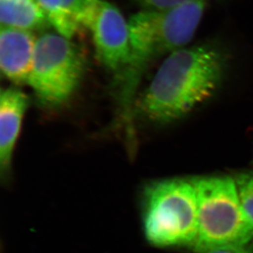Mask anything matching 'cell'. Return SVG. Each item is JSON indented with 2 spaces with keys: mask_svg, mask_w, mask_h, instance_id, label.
Wrapping results in <instances>:
<instances>
[{
  "mask_svg": "<svg viewBox=\"0 0 253 253\" xmlns=\"http://www.w3.org/2000/svg\"><path fill=\"white\" fill-rule=\"evenodd\" d=\"M229 59L223 46L210 42L174 51L166 57L139 99V113L156 124L181 120L220 90Z\"/></svg>",
  "mask_w": 253,
  "mask_h": 253,
  "instance_id": "obj_1",
  "label": "cell"
},
{
  "mask_svg": "<svg viewBox=\"0 0 253 253\" xmlns=\"http://www.w3.org/2000/svg\"><path fill=\"white\" fill-rule=\"evenodd\" d=\"M207 0L164 10H148L129 18L130 56L118 75V99L126 124L131 122L134 97L143 73L156 60L184 48L196 33Z\"/></svg>",
  "mask_w": 253,
  "mask_h": 253,
  "instance_id": "obj_2",
  "label": "cell"
},
{
  "mask_svg": "<svg viewBox=\"0 0 253 253\" xmlns=\"http://www.w3.org/2000/svg\"><path fill=\"white\" fill-rule=\"evenodd\" d=\"M143 224L146 239L154 246L194 247L198 234V208L192 179H164L147 185Z\"/></svg>",
  "mask_w": 253,
  "mask_h": 253,
  "instance_id": "obj_3",
  "label": "cell"
},
{
  "mask_svg": "<svg viewBox=\"0 0 253 253\" xmlns=\"http://www.w3.org/2000/svg\"><path fill=\"white\" fill-rule=\"evenodd\" d=\"M198 198V234L193 249L198 253L253 241V225L242 207L234 178L192 179Z\"/></svg>",
  "mask_w": 253,
  "mask_h": 253,
  "instance_id": "obj_4",
  "label": "cell"
},
{
  "mask_svg": "<svg viewBox=\"0 0 253 253\" xmlns=\"http://www.w3.org/2000/svg\"><path fill=\"white\" fill-rule=\"evenodd\" d=\"M84 69V56L71 40L55 32H45L37 38L27 84L41 105L57 108L72 98Z\"/></svg>",
  "mask_w": 253,
  "mask_h": 253,
  "instance_id": "obj_5",
  "label": "cell"
},
{
  "mask_svg": "<svg viewBox=\"0 0 253 253\" xmlns=\"http://www.w3.org/2000/svg\"><path fill=\"white\" fill-rule=\"evenodd\" d=\"M83 27L92 34L99 61L119 75L130 56L129 22L121 11L105 0H86Z\"/></svg>",
  "mask_w": 253,
  "mask_h": 253,
  "instance_id": "obj_6",
  "label": "cell"
},
{
  "mask_svg": "<svg viewBox=\"0 0 253 253\" xmlns=\"http://www.w3.org/2000/svg\"><path fill=\"white\" fill-rule=\"evenodd\" d=\"M36 41L31 31L1 27L0 68L2 74L13 84L28 83Z\"/></svg>",
  "mask_w": 253,
  "mask_h": 253,
  "instance_id": "obj_7",
  "label": "cell"
},
{
  "mask_svg": "<svg viewBox=\"0 0 253 253\" xmlns=\"http://www.w3.org/2000/svg\"><path fill=\"white\" fill-rule=\"evenodd\" d=\"M29 106L28 96L17 88H7L0 94V169L3 181L9 179L15 146Z\"/></svg>",
  "mask_w": 253,
  "mask_h": 253,
  "instance_id": "obj_8",
  "label": "cell"
},
{
  "mask_svg": "<svg viewBox=\"0 0 253 253\" xmlns=\"http://www.w3.org/2000/svg\"><path fill=\"white\" fill-rule=\"evenodd\" d=\"M1 27L42 31L51 25L36 0H0Z\"/></svg>",
  "mask_w": 253,
  "mask_h": 253,
  "instance_id": "obj_9",
  "label": "cell"
},
{
  "mask_svg": "<svg viewBox=\"0 0 253 253\" xmlns=\"http://www.w3.org/2000/svg\"><path fill=\"white\" fill-rule=\"evenodd\" d=\"M57 33L72 40L82 26L67 10L64 0H36Z\"/></svg>",
  "mask_w": 253,
  "mask_h": 253,
  "instance_id": "obj_10",
  "label": "cell"
},
{
  "mask_svg": "<svg viewBox=\"0 0 253 253\" xmlns=\"http://www.w3.org/2000/svg\"><path fill=\"white\" fill-rule=\"evenodd\" d=\"M242 207L253 225V174L239 173L234 177Z\"/></svg>",
  "mask_w": 253,
  "mask_h": 253,
  "instance_id": "obj_11",
  "label": "cell"
},
{
  "mask_svg": "<svg viewBox=\"0 0 253 253\" xmlns=\"http://www.w3.org/2000/svg\"><path fill=\"white\" fill-rule=\"evenodd\" d=\"M193 1L197 0H137L143 9L148 10L168 9Z\"/></svg>",
  "mask_w": 253,
  "mask_h": 253,
  "instance_id": "obj_12",
  "label": "cell"
},
{
  "mask_svg": "<svg viewBox=\"0 0 253 253\" xmlns=\"http://www.w3.org/2000/svg\"><path fill=\"white\" fill-rule=\"evenodd\" d=\"M205 253H253V241L212 249Z\"/></svg>",
  "mask_w": 253,
  "mask_h": 253,
  "instance_id": "obj_13",
  "label": "cell"
}]
</instances>
